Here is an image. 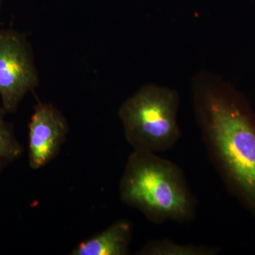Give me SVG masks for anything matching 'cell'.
<instances>
[{
  "label": "cell",
  "instance_id": "ba28073f",
  "mask_svg": "<svg viewBox=\"0 0 255 255\" xmlns=\"http://www.w3.org/2000/svg\"><path fill=\"white\" fill-rule=\"evenodd\" d=\"M5 114L0 107V172L6 165L19 158L23 152V146L5 119Z\"/></svg>",
  "mask_w": 255,
  "mask_h": 255
},
{
  "label": "cell",
  "instance_id": "277c9868",
  "mask_svg": "<svg viewBox=\"0 0 255 255\" xmlns=\"http://www.w3.org/2000/svg\"><path fill=\"white\" fill-rule=\"evenodd\" d=\"M39 75L26 37L12 29L0 31V97L5 113H14L38 87Z\"/></svg>",
  "mask_w": 255,
  "mask_h": 255
},
{
  "label": "cell",
  "instance_id": "3957f363",
  "mask_svg": "<svg viewBox=\"0 0 255 255\" xmlns=\"http://www.w3.org/2000/svg\"><path fill=\"white\" fill-rule=\"evenodd\" d=\"M178 92L148 84L124 101L119 110L126 140L133 150L152 152L172 149L181 137Z\"/></svg>",
  "mask_w": 255,
  "mask_h": 255
},
{
  "label": "cell",
  "instance_id": "5b68a950",
  "mask_svg": "<svg viewBox=\"0 0 255 255\" xmlns=\"http://www.w3.org/2000/svg\"><path fill=\"white\" fill-rule=\"evenodd\" d=\"M66 119L54 105L39 102L28 124V162L39 169L57 157L68 136Z\"/></svg>",
  "mask_w": 255,
  "mask_h": 255
},
{
  "label": "cell",
  "instance_id": "52a82bcc",
  "mask_svg": "<svg viewBox=\"0 0 255 255\" xmlns=\"http://www.w3.org/2000/svg\"><path fill=\"white\" fill-rule=\"evenodd\" d=\"M219 248L204 245H181L167 239L148 242L137 252V255H215Z\"/></svg>",
  "mask_w": 255,
  "mask_h": 255
},
{
  "label": "cell",
  "instance_id": "7a4b0ae2",
  "mask_svg": "<svg viewBox=\"0 0 255 255\" xmlns=\"http://www.w3.org/2000/svg\"><path fill=\"white\" fill-rule=\"evenodd\" d=\"M121 200L155 224L189 223L196 200L182 169L155 152L133 150L119 184Z\"/></svg>",
  "mask_w": 255,
  "mask_h": 255
},
{
  "label": "cell",
  "instance_id": "6da1fadb",
  "mask_svg": "<svg viewBox=\"0 0 255 255\" xmlns=\"http://www.w3.org/2000/svg\"><path fill=\"white\" fill-rule=\"evenodd\" d=\"M194 117L211 162L228 191L255 217V114L249 101L219 75H196Z\"/></svg>",
  "mask_w": 255,
  "mask_h": 255
},
{
  "label": "cell",
  "instance_id": "9c48e42d",
  "mask_svg": "<svg viewBox=\"0 0 255 255\" xmlns=\"http://www.w3.org/2000/svg\"><path fill=\"white\" fill-rule=\"evenodd\" d=\"M3 0H0V9H1V4H2Z\"/></svg>",
  "mask_w": 255,
  "mask_h": 255
},
{
  "label": "cell",
  "instance_id": "8992f818",
  "mask_svg": "<svg viewBox=\"0 0 255 255\" xmlns=\"http://www.w3.org/2000/svg\"><path fill=\"white\" fill-rule=\"evenodd\" d=\"M132 238V226L120 220L102 233L82 242L71 255H127Z\"/></svg>",
  "mask_w": 255,
  "mask_h": 255
}]
</instances>
